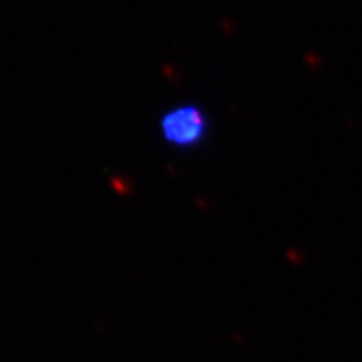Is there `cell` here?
Wrapping results in <instances>:
<instances>
[{
    "label": "cell",
    "mask_w": 362,
    "mask_h": 362,
    "mask_svg": "<svg viewBox=\"0 0 362 362\" xmlns=\"http://www.w3.org/2000/svg\"><path fill=\"white\" fill-rule=\"evenodd\" d=\"M161 134L175 148L198 146L210 129V121L200 106H178L166 112L161 119Z\"/></svg>",
    "instance_id": "cell-1"
}]
</instances>
